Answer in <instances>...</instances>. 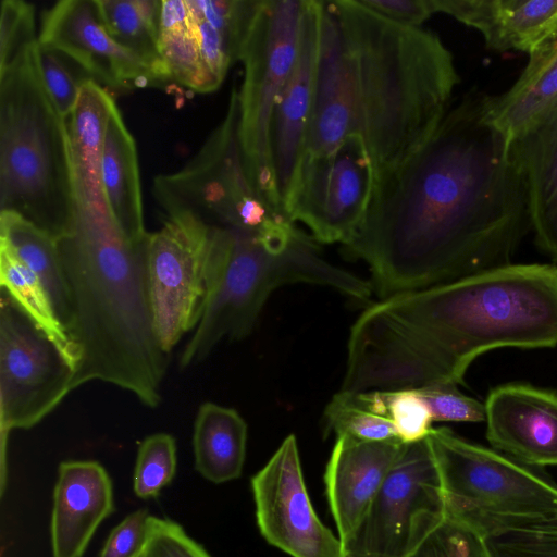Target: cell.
<instances>
[{"label":"cell","mask_w":557,"mask_h":557,"mask_svg":"<svg viewBox=\"0 0 557 557\" xmlns=\"http://www.w3.org/2000/svg\"><path fill=\"white\" fill-rule=\"evenodd\" d=\"M0 245L9 248L41 281L69 334L71 298L55 239L17 213L0 212Z\"/></svg>","instance_id":"26"},{"label":"cell","mask_w":557,"mask_h":557,"mask_svg":"<svg viewBox=\"0 0 557 557\" xmlns=\"http://www.w3.org/2000/svg\"><path fill=\"white\" fill-rule=\"evenodd\" d=\"M165 218L149 235L147 268L154 332L170 354L202 312L210 227L185 211Z\"/></svg>","instance_id":"11"},{"label":"cell","mask_w":557,"mask_h":557,"mask_svg":"<svg viewBox=\"0 0 557 557\" xmlns=\"http://www.w3.org/2000/svg\"><path fill=\"white\" fill-rule=\"evenodd\" d=\"M537 245L557 262V109L513 141Z\"/></svg>","instance_id":"22"},{"label":"cell","mask_w":557,"mask_h":557,"mask_svg":"<svg viewBox=\"0 0 557 557\" xmlns=\"http://www.w3.org/2000/svg\"><path fill=\"white\" fill-rule=\"evenodd\" d=\"M435 13L451 15L483 35L496 51L532 53L557 36V0H432Z\"/></svg>","instance_id":"20"},{"label":"cell","mask_w":557,"mask_h":557,"mask_svg":"<svg viewBox=\"0 0 557 557\" xmlns=\"http://www.w3.org/2000/svg\"><path fill=\"white\" fill-rule=\"evenodd\" d=\"M176 472V444L168 433H154L139 445L134 469L133 488L137 497H157Z\"/></svg>","instance_id":"33"},{"label":"cell","mask_w":557,"mask_h":557,"mask_svg":"<svg viewBox=\"0 0 557 557\" xmlns=\"http://www.w3.org/2000/svg\"><path fill=\"white\" fill-rule=\"evenodd\" d=\"M108 32L137 57L157 84L172 81L160 50L159 0H97Z\"/></svg>","instance_id":"27"},{"label":"cell","mask_w":557,"mask_h":557,"mask_svg":"<svg viewBox=\"0 0 557 557\" xmlns=\"http://www.w3.org/2000/svg\"><path fill=\"white\" fill-rule=\"evenodd\" d=\"M34 55L41 83L59 113L67 120L90 75L62 51L36 42ZM94 81V79H92Z\"/></svg>","instance_id":"31"},{"label":"cell","mask_w":557,"mask_h":557,"mask_svg":"<svg viewBox=\"0 0 557 557\" xmlns=\"http://www.w3.org/2000/svg\"><path fill=\"white\" fill-rule=\"evenodd\" d=\"M444 512L440 474L426 437L405 444L344 552L408 557L420 531Z\"/></svg>","instance_id":"12"},{"label":"cell","mask_w":557,"mask_h":557,"mask_svg":"<svg viewBox=\"0 0 557 557\" xmlns=\"http://www.w3.org/2000/svg\"><path fill=\"white\" fill-rule=\"evenodd\" d=\"M486 437L497 450L529 466H557V394L505 384L485 401Z\"/></svg>","instance_id":"16"},{"label":"cell","mask_w":557,"mask_h":557,"mask_svg":"<svg viewBox=\"0 0 557 557\" xmlns=\"http://www.w3.org/2000/svg\"><path fill=\"white\" fill-rule=\"evenodd\" d=\"M404 445L398 440L366 442L337 437L324 483L344 549L357 535Z\"/></svg>","instance_id":"18"},{"label":"cell","mask_w":557,"mask_h":557,"mask_svg":"<svg viewBox=\"0 0 557 557\" xmlns=\"http://www.w3.org/2000/svg\"><path fill=\"white\" fill-rule=\"evenodd\" d=\"M37 41L34 7L22 0H3L0 14V72L24 57Z\"/></svg>","instance_id":"34"},{"label":"cell","mask_w":557,"mask_h":557,"mask_svg":"<svg viewBox=\"0 0 557 557\" xmlns=\"http://www.w3.org/2000/svg\"><path fill=\"white\" fill-rule=\"evenodd\" d=\"M160 50L171 79L194 91H203L200 52L191 30L160 33Z\"/></svg>","instance_id":"35"},{"label":"cell","mask_w":557,"mask_h":557,"mask_svg":"<svg viewBox=\"0 0 557 557\" xmlns=\"http://www.w3.org/2000/svg\"><path fill=\"white\" fill-rule=\"evenodd\" d=\"M320 9L321 0H305L296 62L275 101L270 121L269 156L273 203L285 215L286 203L306 152L320 35Z\"/></svg>","instance_id":"14"},{"label":"cell","mask_w":557,"mask_h":557,"mask_svg":"<svg viewBox=\"0 0 557 557\" xmlns=\"http://www.w3.org/2000/svg\"><path fill=\"white\" fill-rule=\"evenodd\" d=\"M410 557H488L481 533L444 513L419 537Z\"/></svg>","instance_id":"32"},{"label":"cell","mask_w":557,"mask_h":557,"mask_svg":"<svg viewBox=\"0 0 557 557\" xmlns=\"http://www.w3.org/2000/svg\"><path fill=\"white\" fill-rule=\"evenodd\" d=\"M373 181L364 140L351 134L329 153L304 157L285 213L306 225L317 243L346 246L366 220Z\"/></svg>","instance_id":"10"},{"label":"cell","mask_w":557,"mask_h":557,"mask_svg":"<svg viewBox=\"0 0 557 557\" xmlns=\"http://www.w3.org/2000/svg\"><path fill=\"white\" fill-rule=\"evenodd\" d=\"M75 369L4 290L0 297V422L2 435L30 429L73 389Z\"/></svg>","instance_id":"9"},{"label":"cell","mask_w":557,"mask_h":557,"mask_svg":"<svg viewBox=\"0 0 557 557\" xmlns=\"http://www.w3.org/2000/svg\"><path fill=\"white\" fill-rule=\"evenodd\" d=\"M113 96L90 79L81 88L66 120L74 169L76 210L110 215L101 185V157Z\"/></svg>","instance_id":"21"},{"label":"cell","mask_w":557,"mask_h":557,"mask_svg":"<svg viewBox=\"0 0 557 557\" xmlns=\"http://www.w3.org/2000/svg\"><path fill=\"white\" fill-rule=\"evenodd\" d=\"M101 185L109 213L120 231L133 239L147 237L136 145L116 104L107 123Z\"/></svg>","instance_id":"24"},{"label":"cell","mask_w":557,"mask_h":557,"mask_svg":"<svg viewBox=\"0 0 557 557\" xmlns=\"http://www.w3.org/2000/svg\"><path fill=\"white\" fill-rule=\"evenodd\" d=\"M150 519L147 509L127 515L111 531L99 557H140L148 541Z\"/></svg>","instance_id":"40"},{"label":"cell","mask_w":557,"mask_h":557,"mask_svg":"<svg viewBox=\"0 0 557 557\" xmlns=\"http://www.w3.org/2000/svg\"><path fill=\"white\" fill-rule=\"evenodd\" d=\"M530 224L513 141L471 91L399 166L373 183L366 220L345 246L382 299L510 264Z\"/></svg>","instance_id":"1"},{"label":"cell","mask_w":557,"mask_h":557,"mask_svg":"<svg viewBox=\"0 0 557 557\" xmlns=\"http://www.w3.org/2000/svg\"><path fill=\"white\" fill-rule=\"evenodd\" d=\"M355 133L357 113L354 82L341 25L331 1L321 0L319 46L305 156L329 153Z\"/></svg>","instance_id":"17"},{"label":"cell","mask_w":557,"mask_h":557,"mask_svg":"<svg viewBox=\"0 0 557 557\" xmlns=\"http://www.w3.org/2000/svg\"><path fill=\"white\" fill-rule=\"evenodd\" d=\"M140 557H211L175 521L151 516L150 531Z\"/></svg>","instance_id":"39"},{"label":"cell","mask_w":557,"mask_h":557,"mask_svg":"<svg viewBox=\"0 0 557 557\" xmlns=\"http://www.w3.org/2000/svg\"><path fill=\"white\" fill-rule=\"evenodd\" d=\"M191 30L190 13L186 0H162L160 33Z\"/></svg>","instance_id":"42"},{"label":"cell","mask_w":557,"mask_h":557,"mask_svg":"<svg viewBox=\"0 0 557 557\" xmlns=\"http://www.w3.org/2000/svg\"><path fill=\"white\" fill-rule=\"evenodd\" d=\"M396 437L404 444L424 440L432 430V414L416 388L381 389Z\"/></svg>","instance_id":"37"},{"label":"cell","mask_w":557,"mask_h":557,"mask_svg":"<svg viewBox=\"0 0 557 557\" xmlns=\"http://www.w3.org/2000/svg\"><path fill=\"white\" fill-rule=\"evenodd\" d=\"M331 4L349 60L357 133L364 140L376 181L435 131L459 76L450 51L436 34L393 22L359 0Z\"/></svg>","instance_id":"3"},{"label":"cell","mask_w":557,"mask_h":557,"mask_svg":"<svg viewBox=\"0 0 557 557\" xmlns=\"http://www.w3.org/2000/svg\"><path fill=\"white\" fill-rule=\"evenodd\" d=\"M456 518L481 533L488 557H557V516Z\"/></svg>","instance_id":"29"},{"label":"cell","mask_w":557,"mask_h":557,"mask_svg":"<svg viewBox=\"0 0 557 557\" xmlns=\"http://www.w3.org/2000/svg\"><path fill=\"white\" fill-rule=\"evenodd\" d=\"M529 55L510 89L502 96H488L490 119L511 141L557 109V36Z\"/></svg>","instance_id":"23"},{"label":"cell","mask_w":557,"mask_h":557,"mask_svg":"<svg viewBox=\"0 0 557 557\" xmlns=\"http://www.w3.org/2000/svg\"><path fill=\"white\" fill-rule=\"evenodd\" d=\"M557 345V265L507 264L394 295L351 326L342 389L463 383L480 355Z\"/></svg>","instance_id":"2"},{"label":"cell","mask_w":557,"mask_h":557,"mask_svg":"<svg viewBox=\"0 0 557 557\" xmlns=\"http://www.w3.org/2000/svg\"><path fill=\"white\" fill-rule=\"evenodd\" d=\"M445 513L462 518L557 516V485L512 457L468 442L447 428L426 436Z\"/></svg>","instance_id":"7"},{"label":"cell","mask_w":557,"mask_h":557,"mask_svg":"<svg viewBox=\"0 0 557 557\" xmlns=\"http://www.w3.org/2000/svg\"><path fill=\"white\" fill-rule=\"evenodd\" d=\"M304 8L305 0H259L239 55L244 64L238 89L243 151L255 187L274 209L270 121L296 62Z\"/></svg>","instance_id":"8"},{"label":"cell","mask_w":557,"mask_h":557,"mask_svg":"<svg viewBox=\"0 0 557 557\" xmlns=\"http://www.w3.org/2000/svg\"><path fill=\"white\" fill-rule=\"evenodd\" d=\"M0 283L77 371L79 354L59 321L39 277L9 248L0 245ZM76 374V373H75Z\"/></svg>","instance_id":"28"},{"label":"cell","mask_w":557,"mask_h":557,"mask_svg":"<svg viewBox=\"0 0 557 557\" xmlns=\"http://www.w3.org/2000/svg\"><path fill=\"white\" fill-rule=\"evenodd\" d=\"M113 510L112 482L99 462H61L50 522L52 557H82L100 523Z\"/></svg>","instance_id":"19"},{"label":"cell","mask_w":557,"mask_h":557,"mask_svg":"<svg viewBox=\"0 0 557 557\" xmlns=\"http://www.w3.org/2000/svg\"><path fill=\"white\" fill-rule=\"evenodd\" d=\"M238 89L231 92L223 121L180 171L154 178L153 195L164 213L185 211L209 227L262 239H284L300 230L255 187L239 135Z\"/></svg>","instance_id":"6"},{"label":"cell","mask_w":557,"mask_h":557,"mask_svg":"<svg viewBox=\"0 0 557 557\" xmlns=\"http://www.w3.org/2000/svg\"><path fill=\"white\" fill-rule=\"evenodd\" d=\"M78 63L97 82L113 88L157 84L149 70L107 29L97 0H62L45 12L38 36Z\"/></svg>","instance_id":"15"},{"label":"cell","mask_w":557,"mask_h":557,"mask_svg":"<svg viewBox=\"0 0 557 557\" xmlns=\"http://www.w3.org/2000/svg\"><path fill=\"white\" fill-rule=\"evenodd\" d=\"M251 490L257 524L269 544L292 557H344L339 539L313 509L294 434L252 476Z\"/></svg>","instance_id":"13"},{"label":"cell","mask_w":557,"mask_h":557,"mask_svg":"<svg viewBox=\"0 0 557 557\" xmlns=\"http://www.w3.org/2000/svg\"><path fill=\"white\" fill-rule=\"evenodd\" d=\"M377 14L403 25L421 27L435 13L432 0H359Z\"/></svg>","instance_id":"41"},{"label":"cell","mask_w":557,"mask_h":557,"mask_svg":"<svg viewBox=\"0 0 557 557\" xmlns=\"http://www.w3.org/2000/svg\"><path fill=\"white\" fill-rule=\"evenodd\" d=\"M324 418L327 431L334 432L337 437L366 442L398 440L381 389H341L327 404Z\"/></svg>","instance_id":"30"},{"label":"cell","mask_w":557,"mask_h":557,"mask_svg":"<svg viewBox=\"0 0 557 557\" xmlns=\"http://www.w3.org/2000/svg\"><path fill=\"white\" fill-rule=\"evenodd\" d=\"M247 424L233 408L203 403L197 412L193 447L196 470L208 481L224 483L240 476Z\"/></svg>","instance_id":"25"},{"label":"cell","mask_w":557,"mask_h":557,"mask_svg":"<svg viewBox=\"0 0 557 557\" xmlns=\"http://www.w3.org/2000/svg\"><path fill=\"white\" fill-rule=\"evenodd\" d=\"M344 557H387L375 554L356 553V552H344Z\"/></svg>","instance_id":"43"},{"label":"cell","mask_w":557,"mask_h":557,"mask_svg":"<svg viewBox=\"0 0 557 557\" xmlns=\"http://www.w3.org/2000/svg\"><path fill=\"white\" fill-rule=\"evenodd\" d=\"M34 47L0 72V212L55 239L75 221L74 169L66 120L41 83Z\"/></svg>","instance_id":"5"},{"label":"cell","mask_w":557,"mask_h":557,"mask_svg":"<svg viewBox=\"0 0 557 557\" xmlns=\"http://www.w3.org/2000/svg\"><path fill=\"white\" fill-rule=\"evenodd\" d=\"M457 385L434 384L416 388L429 407L433 422H482L485 405L460 393Z\"/></svg>","instance_id":"38"},{"label":"cell","mask_w":557,"mask_h":557,"mask_svg":"<svg viewBox=\"0 0 557 557\" xmlns=\"http://www.w3.org/2000/svg\"><path fill=\"white\" fill-rule=\"evenodd\" d=\"M203 73V91L210 92L222 84L230 65L235 62L223 36L207 22L195 0H186Z\"/></svg>","instance_id":"36"},{"label":"cell","mask_w":557,"mask_h":557,"mask_svg":"<svg viewBox=\"0 0 557 557\" xmlns=\"http://www.w3.org/2000/svg\"><path fill=\"white\" fill-rule=\"evenodd\" d=\"M290 283L329 286L358 300H368L373 289L370 282L326 261L317 242L304 232L265 240L210 227L205 304L181 367L201 362L224 338L247 336L269 295Z\"/></svg>","instance_id":"4"}]
</instances>
